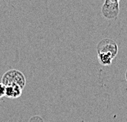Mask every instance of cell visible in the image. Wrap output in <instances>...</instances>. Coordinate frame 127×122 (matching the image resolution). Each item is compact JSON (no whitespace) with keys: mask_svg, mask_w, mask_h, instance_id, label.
<instances>
[{"mask_svg":"<svg viewBox=\"0 0 127 122\" xmlns=\"http://www.w3.org/2000/svg\"><path fill=\"white\" fill-rule=\"evenodd\" d=\"M23 89L18 85H8L6 86L5 96L8 98H17L22 94Z\"/></svg>","mask_w":127,"mask_h":122,"instance_id":"obj_4","label":"cell"},{"mask_svg":"<svg viewBox=\"0 0 127 122\" xmlns=\"http://www.w3.org/2000/svg\"><path fill=\"white\" fill-rule=\"evenodd\" d=\"M29 122H44V119L39 116H34L31 117Z\"/></svg>","mask_w":127,"mask_h":122,"instance_id":"obj_6","label":"cell"},{"mask_svg":"<svg viewBox=\"0 0 127 122\" xmlns=\"http://www.w3.org/2000/svg\"><path fill=\"white\" fill-rule=\"evenodd\" d=\"M5 92H6V86L1 82L0 83V98L5 96Z\"/></svg>","mask_w":127,"mask_h":122,"instance_id":"obj_7","label":"cell"},{"mask_svg":"<svg viewBox=\"0 0 127 122\" xmlns=\"http://www.w3.org/2000/svg\"><path fill=\"white\" fill-rule=\"evenodd\" d=\"M2 83L5 86L18 85L24 89L26 84V79L22 72L17 70H10L2 77Z\"/></svg>","mask_w":127,"mask_h":122,"instance_id":"obj_1","label":"cell"},{"mask_svg":"<svg viewBox=\"0 0 127 122\" xmlns=\"http://www.w3.org/2000/svg\"><path fill=\"white\" fill-rule=\"evenodd\" d=\"M120 7L119 2L114 0H105L102 7V13L103 17L107 19H115L119 14Z\"/></svg>","mask_w":127,"mask_h":122,"instance_id":"obj_3","label":"cell"},{"mask_svg":"<svg viewBox=\"0 0 127 122\" xmlns=\"http://www.w3.org/2000/svg\"><path fill=\"white\" fill-rule=\"evenodd\" d=\"M98 58L99 62L102 66H109L112 62V58H111V57H109L108 55H106V54L98 53Z\"/></svg>","mask_w":127,"mask_h":122,"instance_id":"obj_5","label":"cell"},{"mask_svg":"<svg viewBox=\"0 0 127 122\" xmlns=\"http://www.w3.org/2000/svg\"><path fill=\"white\" fill-rule=\"evenodd\" d=\"M126 80H127V70H126Z\"/></svg>","mask_w":127,"mask_h":122,"instance_id":"obj_8","label":"cell"},{"mask_svg":"<svg viewBox=\"0 0 127 122\" xmlns=\"http://www.w3.org/2000/svg\"><path fill=\"white\" fill-rule=\"evenodd\" d=\"M114 1H116V2H119L120 0H114Z\"/></svg>","mask_w":127,"mask_h":122,"instance_id":"obj_9","label":"cell"},{"mask_svg":"<svg viewBox=\"0 0 127 122\" xmlns=\"http://www.w3.org/2000/svg\"><path fill=\"white\" fill-rule=\"evenodd\" d=\"M97 52L98 53L108 55L113 59L118 53V47L114 40L111 39H104L98 43L97 46Z\"/></svg>","mask_w":127,"mask_h":122,"instance_id":"obj_2","label":"cell"}]
</instances>
